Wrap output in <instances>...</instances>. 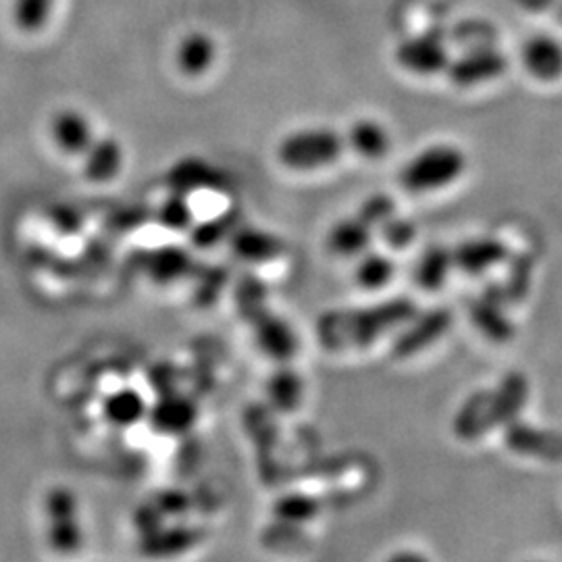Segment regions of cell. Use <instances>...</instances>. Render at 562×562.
I'll return each mask as SVG.
<instances>
[{"label":"cell","mask_w":562,"mask_h":562,"mask_svg":"<svg viewBox=\"0 0 562 562\" xmlns=\"http://www.w3.org/2000/svg\"><path fill=\"white\" fill-rule=\"evenodd\" d=\"M415 315L417 306L408 299L378 302L352 311H327L315 323V334L329 350L357 348L406 325Z\"/></svg>","instance_id":"cell-1"},{"label":"cell","mask_w":562,"mask_h":562,"mask_svg":"<svg viewBox=\"0 0 562 562\" xmlns=\"http://www.w3.org/2000/svg\"><path fill=\"white\" fill-rule=\"evenodd\" d=\"M464 167L467 159L461 148L452 144H436L406 162L401 171L402 188L415 194L440 190L459 180Z\"/></svg>","instance_id":"cell-2"},{"label":"cell","mask_w":562,"mask_h":562,"mask_svg":"<svg viewBox=\"0 0 562 562\" xmlns=\"http://www.w3.org/2000/svg\"><path fill=\"white\" fill-rule=\"evenodd\" d=\"M344 148L346 140L338 132L327 127H311L285 136L278 146V159L288 169L313 171L338 161Z\"/></svg>","instance_id":"cell-3"},{"label":"cell","mask_w":562,"mask_h":562,"mask_svg":"<svg viewBox=\"0 0 562 562\" xmlns=\"http://www.w3.org/2000/svg\"><path fill=\"white\" fill-rule=\"evenodd\" d=\"M44 513L48 521V542L60 552H74L81 543L78 521V498L67 487H55L44 501Z\"/></svg>","instance_id":"cell-4"},{"label":"cell","mask_w":562,"mask_h":562,"mask_svg":"<svg viewBox=\"0 0 562 562\" xmlns=\"http://www.w3.org/2000/svg\"><path fill=\"white\" fill-rule=\"evenodd\" d=\"M508 69V59L492 44L473 46L459 59L450 60L448 78L461 88H471L477 83L496 80Z\"/></svg>","instance_id":"cell-5"},{"label":"cell","mask_w":562,"mask_h":562,"mask_svg":"<svg viewBox=\"0 0 562 562\" xmlns=\"http://www.w3.org/2000/svg\"><path fill=\"white\" fill-rule=\"evenodd\" d=\"M396 63L402 69L417 74V76H434L448 69L450 55L440 34H422L413 36L398 44L396 48Z\"/></svg>","instance_id":"cell-6"},{"label":"cell","mask_w":562,"mask_h":562,"mask_svg":"<svg viewBox=\"0 0 562 562\" xmlns=\"http://www.w3.org/2000/svg\"><path fill=\"white\" fill-rule=\"evenodd\" d=\"M452 325V313L448 308H431L423 315H415L408 327L394 341L392 352L396 359H411L419 355L429 344L440 340Z\"/></svg>","instance_id":"cell-7"},{"label":"cell","mask_w":562,"mask_h":562,"mask_svg":"<svg viewBox=\"0 0 562 562\" xmlns=\"http://www.w3.org/2000/svg\"><path fill=\"white\" fill-rule=\"evenodd\" d=\"M529 398V382L527 378L513 371L508 375H504L503 382L496 390H490V398H487V425L490 431L494 427H504L506 423L519 419L522 406L527 404Z\"/></svg>","instance_id":"cell-8"},{"label":"cell","mask_w":562,"mask_h":562,"mask_svg":"<svg viewBox=\"0 0 562 562\" xmlns=\"http://www.w3.org/2000/svg\"><path fill=\"white\" fill-rule=\"evenodd\" d=\"M504 442L506 446L522 454V457H538V459H562V438L559 434L543 431L529 423L515 419L504 425Z\"/></svg>","instance_id":"cell-9"},{"label":"cell","mask_w":562,"mask_h":562,"mask_svg":"<svg viewBox=\"0 0 562 562\" xmlns=\"http://www.w3.org/2000/svg\"><path fill=\"white\" fill-rule=\"evenodd\" d=\"M506 259H508L506 244L492 236L462 241L459 248L452 250L454 267L469 276H480Z\"/></svg>","instance_id":"cell-10"},{"label":"cell","mask_w":562,"mask_h":562,"mask_svg":"<svg viewBox=\"0 0 562 562\" xmlns=\"http://www.w3.org/2000/svg\"><path fill=\"white\" fill-rule=\"evenodd\" d=\"M255 323V336L261 346L262 352L269 355L276 361H288L296 352V334L292 331L290 323L276 317L269 311H262L259 317L252 319Z\"/></svg>","instance_id":"cell-11"},{"label":"cell","mask_w":562,"mask_h":562,"mask_svg":"<svg viewBox=\"0 0 562 562\" xmlns=\"http://www.w3.org/2000/svg\"><path fill=\"white\" fill-rule=\"evenodd\" d=\"M522 65L538 80H559L562 76L561 42L550 36L529 38L522 46Z\"/></svg>","instance_id":"cell-12"},{"label":"cell","mask_w":562,"mask_h":562,"mask_svg":"<svg viewBox=\"0 0 562 562\" xmlns=\"http://www.w3.org/2000/svg\"><path fill=\"white\" fill-rule=\"evenodd\" d=\"M53 138L57 142L63 153L78 157L86 155V150L92 146L94 134L92 125L78 111H63L53 121Z\"/></svg>","instance_id":"cell-13"},{"label":"cell","mask_w":562,"mask_h":562,"mask_svg":"<svg viewBox=\"0 0 562 562\" xmlns=\"http://www.w3.org/2000/svg\"><path fill=\"white\" fill-rule=\"evenodd\" d=\"M373 232L375 229L359 215L341 220L329 229L327 248L338 257H357L369 248L373 240Z\"/></svg>","instance_id":"cell-14"},{"label":"cell","mask_w":562,"mask_h":562,"mask_svg":"<svg viewBox=\"0 0 562 562\" xmlns=\"http://www.w3.org/2000/svg\"><path fill=\"white\" fill-rule=\"evenodd\" d=\"M86 165L83 176L94 183H106L117 178L123 165V148L113 138H102L92 142V146L86 150Z\"/></svg>","instance_id":"cell-15"},{"label":"cell","mask_w":562,"mask_h":562,"mask_svg":"<svg viewBox=\"0 0 562 562\" xmlns=\"http://www.w3.org/2000/svg\"><path fill=\"white\" fill-rule=\"evenodd\" d=\"M232 248L244 261L262 262L280 257L281 252L285 250V244L269 232L246 227V229H238L234 234Z\"/></svg>","instance_id":"cell-16"},{"label":"cell","mask_w":562,"mask_h":562,"mask_svg":"<svg viewBox=\"0 0 562 562\" xmlns=\"http://www.w3.org/2000/svg\"><path fill=\"white\" fill-rule=\"evenodd\" d=\"M348 144L364 159H382L390 153V134L382 123L373 120H359L348 132Z\"/></svg>","instance_id":"cell-17"},{"label":"cell","mask_w":562,"mask_h":562,"mask_svg":"<svg viewBox=\"0 0 562 562\" xmlns=\"http://www.w3.org/2000/svg\"><path fill=\"white\" fill-rule=\"evenodd\" d=\"M487 398H490V390L477 392V394L469 396L459 408V413L452 422V429L461 440H477L480 436L490 431Z\"/></svg>","instance_id":"cell-18"},{"label":"cell","mask_w":562,"mask_h":562,"mask_svg":"<svg viewBox=\"0 0 562 562\" xmlns=\"http://www.w3.org/2000/svg\"><path fill=\"white\" fill-rule=\"evenodd\" d=\"M471 319L490 340L506 341L513 338V323L504 315L501 302L485 294L480 301L471 302Z\"/></svg>","instance_id":"cell-19"},{"label":"cell","mask_w":562,"mask_h":562,"mask_svg":"<svg viewBox=\"0 0 562 562\" xmlns=\"http://www.w3.org/2000/svg\"><path fill=\"white\" fill-rule=\"evenodd\" d=\"M215 53V42L202 32H194L181 41L178 48V67L186 76H201L213 65Z\"/></svg>","instance_id":"cell-20"},{"label":"cell","mask_w":562,"mask_h":562,"mask_svg":"<svg viewBox=\"0 0 562 562\" xmlns=\"http://www.w3.org/2000/svg\"><path fill=\"white\" fill-rule=\"evenodd\" d=\"M452 267H454L452 250H446L442 246H434L417 262L415 283L427 292L440 290L448 280V273Z\"/></svg>","instance_id":"cell-21"},{"label":"cell","mask_w":562,"mask_h":562,"mask_svg":"<svg viewBox=\"0 0 562 562\" xmlns=\"http://www.w3.org/2000/svg\"><path fill=\"white\" fill-rule=\"evenodd\" d=\"M267 394L273 408L281 413L294 411L302 401V380L288 367L276 371L267 383Z\"/></svg>","instance_id":"cell-22"},{"label":"cell","mask_w":562,"mask_h":562,"mask_svg":"<svg viewBox=\"0 0 562 562\" xmlns=\"http://www.w3.org/2000/svg\"><path fill=\"white\" fill-rule=\"evenodd\" d=\"M153 422L161 431H186L196 422V406L188 398H165L153 411Z\"/></svg>","instance_id":"cell-23"},{"label":"cell","mask_w":562,"mask_h":562,"mask_svg":"<svg viewBox=\"0 0 562 562\" xmlns=\"http://www.w3.org/2000/svg\"><path fill=\"white\" fill-rule=\"evenodd\" d=\"M104 415L109 422L125 427L140 422L146 415V402L136 390H121L104 402Z\"/></svg>","instance_id":"cell-24"},{"label":"cell","mask_w":562,"mask_h":562,"mask_svg":"<svg viewBox=\"0 0 562 562\" xmlns=\"http://www.w3.org/2000/svg\"><path fill=\"white\" fill-rule=\"evenodd\" d=\"M176 192L186 194L199 188H217L220 186V171L211 169L204 161H183L171 173Z\"/></svg>","instance_id":"cell-25"},{"label":"cell","mask_w":562,"mask_h":562,"mask_svg":"<svg viewBox=\"0 0 562 562\" xmlns=\"http://www.w3.org/2000/svg\"><path fill=\"white\" fill-rule=\"evenodd\" d=\"M394 271H396V267L390 257L380 255V252H371V255L362 257L355 276H357V283L364 290H380L394 278Z\"/></svg>","instance_id":"cell-26"},{"label":"cell","mask_w":562,"mask_h":562,"mask_svg":"<svg viewBox=\"0 0 562 562\" xmlns=\"http://www.w3.org/2000/svg\"><path fill=\"white\" fill-rule=\"evenodd\" d=\"M159 222L171 232H188L194 225V211L186 201V194H171L159 209Z\"/></svg>","instance_id":"cell-27"},{"label":"cell","mask_w":562,"mask_h":562,"mask_svg":"<svg viewBox=\"0 0 562 562\" xmlns=\"http://www.w3.org/2000/svg\"><path fill=\"white\" fill-rule=\"evenodd\" d=\"M55 0H15L13 20L23 32H36L48 20Z\"/></svg>","instance_id":"cell-28"},{"label":"cell","mask_w":562,"mask_h":562,"mask_svg":"<svg viewBox=\"0 0 562 562\" xmlns=\"http://www.w3.org/2000/svg\"><path fill=\"white\" fill-rule=\"evenodd\" d=\"M276 515L281 521L304 522L319 515V503L304 494H292L283 496L276 503Z\"/></svg>","instance_id":"cell-29"},{"label":"cell","mask_w":562,"mask_h":562,"mask_svg":"<svg viewBox=\"0 0 562 562\" xmlns=\"http://www.w3.org/2000/svg\"><path fill=\"white\" fill-rule=\"evenodd\" d=\"M236 220L238 215H223V217L202 222L192 229V241L199 248H211L213 244H217L229 234V229L236 225Z\"/></svg>","instance_id":"cell-30"},{"label":"cell","mask_w":562,"mask_h":562,"mask_svg":"<svg viewBox=\"0 0 562 562\" xmlns=\"http://www.w3.org/2000/svg\"><path fill=\"white\" fill-rule=\"evenodd\" d=\"M378 229H380L385 244L396 250L408 248L411 241L415 240V236H417V227L408 220L396 217V215H392L387 222H383Z\"/></svg>","instance_id":"cell-31"},{"label":"cell","mask_w":562,"mask_h":562,"mask_svg":"<svg viewBox=\"0 0 562 562\" xmlns=\"http://www.w3.org/2000/svg\"><path fill=\"white\" fill-rule=\"evenodd\" d=\"M392 215H396V204L387 194H375L362 202V206L359 209V217L369 223L373 229H378Z\"/></svg>","instance_id":"cell-32"},{"label":"cell","mask_w":562,"mask_h":562,"mask_svg":"<svg viewBox=\"0 0 562 562\" xmlns=\"http://www.w3.org/2000/svg\"><path fill=\"white\" fill-rule=\"evenodd\" d=\"M153 269L161 281H173L190 269V257L181 250H162Z\"/></svg>","instance_id":"cell-33"},{"label":"cell","mask_w":562,"mask_h":562,"mask_svg":"<svg viewBox=\"0 0 562 562\" xmlns=\"http://www.w3.org/2000/svg\"><path fill=\"white\" fill-rule=\"evenodd\" d=\"M529 278H531V261L527 257H522L508 276V290H506L508 299H513V301L521 299L529 288Z\"/></svg>","instance_id":"cell-34"},{"label":"cell","mask_w":562,"mask_h":562,"mask_svg":"<svg viewBox=\"0 0 562 562\" xmlns=\"http://www.w3.org/2000/svg\"><path fill=\"white\" fill-rule=\"evenodd\" d=\"M165 496H167V498H165V504H162V515L186 510V506H188V498H186V494H180V492H169V494H165Z\"/></svg>","instance_id":"cell-35"}]
</instances>
